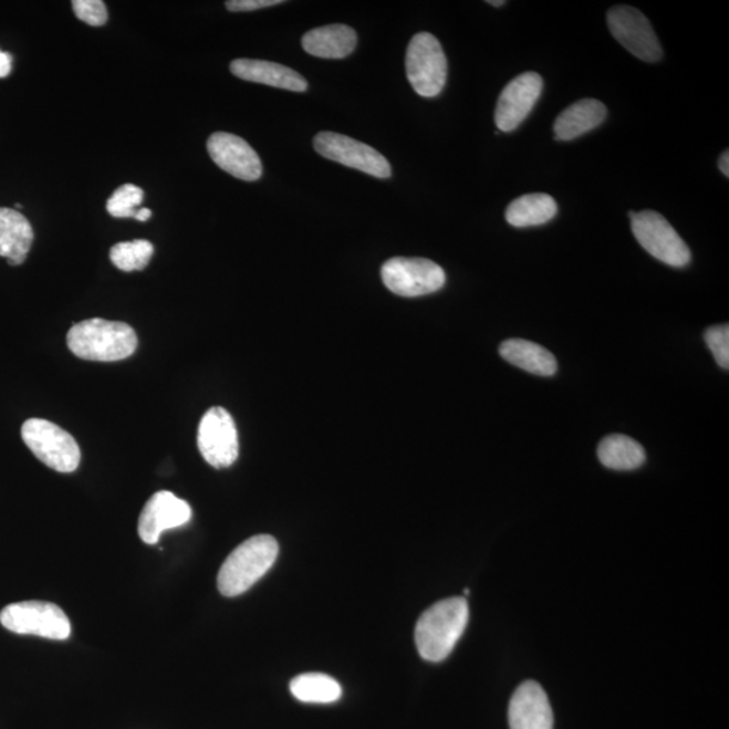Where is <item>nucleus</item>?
Masks as SVG:
<instances>
[{
    "instance_id": "nucleus-6",
    "label": "nucleus",
    "mask_w": 729,
    "mask_h": 729,
    "mask_svg": "<svg viewBox=\"0 0 729 729\" xmlns=\"http://www.w3.org/2000/svg\"><path fill=\"white\" fill-rule=\"evenodd\" d=\"M631 228L643 249L655 259L674 268L688 265L691 259L688 244L664 216L652 210L629 212Z\"/></svg>"
},
{
    "instance_id": "nucleus-13",
    "label": "nucleus",
    "mask_w": 729,
    "mask_h": 729,
    "mask_svg": "<svg viewBox=\"0 0 729 729\" xmlns=\"http://www.w3.org/2000/svg\"><path fill=\"white\" fill-rule=\"evenodd\" d=\"M192 510L186 500L177 498L168 490H162L146 502L138 520V534L146 544L160 541L164 531L187 524Z\"/></svg>"
},
{
    "instance_id": "nucleus-14",
    "label": "nucleus",
    "mask_w": 729,
    "mask_h": 729,
    "mask_svg": "<svg viewBox=\"0 0 729 729\" xmlns=\"http://www.w3.org/2000/svg\"><path fill=\"white\" fill-rule=\"evenodd\" d=\"M211 160L236 179L256 181L262 176L259 155L241 137L230 133H214L207 140Z\"/></svg>"
},
{
    "instance_id": "nucleus-25",
    "label": "nucleus",
    "mask_w": 729,
    "mask_h": 729,
    "mask_svg": "<svg viewBox=\"0 0 729 729\" xmlns=\"http://www.w3.org/2000/svg\"><path fill=\"white\" fill-rule=\"evenodd\" d=\"M145 194L134 184H125L113 194L107 201V211L114 218L136 219L139 206L143 205Z\"/></svg>"
},
{
    "instance_id": "nucleus-23",
    "label": "nucleus",
    "mask_w": 729,
    "mask_h": 729,
    "mask_svg": "<svg viewBox=\"0 0 729 729\" xmlns=\"http://www.w3.org/2000/svg\"><path fill=\"white\" fill-rule=\"evenodd\" d=\"M291 694L308 704H331L342 697V686L322 673H305L292 679Z\"/></svg>"
},
{
    "instance_id": "nucleus-19",
    "label": "nucleus",
    "mask_w": 729,
    "mask_h": 729,
    "mask_svg": "<svg viewBox=\"0 0 729 729\" xmlns=\"http://www.w3.org/2000/svg\"><path fill=\"white\" fill-rule=\"evenodd\" d=\"M606 107L596 100H582L562 112L554 124L555 138L570 140L584 136L603 124Z\"/></svg>"
},
{
    "instance_id": "nucleus-11",
    "label": "nucleus",
    "mask_w": 729,
    "mask_h": 729,
    "mask_svg": "<svg viewBox=\"0 0 729 729\" xmlns=\"http://www.w3.org/2000/svg\"><path fill=\"white\" fill-rule=\"evenodd\" d=\"M314 148L327 160L364 171L378 179H388L392 175L390 164L382 153L357 139L342 136V134L333 132L317 134L314 139Z\"/></svg>"
},
{
    "instance_id": "nucleus-24",
    "label": "nucleus",
    "mask_w": 729,
    "mask_h": 729,
    "mask_svg": "<svg viewBox=\"0 0 729 729\" xmlns=\"http://www.w3.org/2000/svg\"><path fill=\"white\" fill-rule=\"evenodd\" d=\"M155 248L149 241L119 242L110 250V259L124 272L143 271L152 260Z\"/></svg>"
},
{
    "instance_id": "nucleus-7",
    "label": "nucleus",
    "mask_w": 729,
    "mask_h": 729,
    "mask_svg": "<svg viewBox=\"0 0 729 729\" xmlns=\"http://www.w3.org/2000/svg\"><path fill=\"white\" fill-rule=\"evenodd\" d=\"M406 69L416 94L438 96L447 81V59L440 42L430 33L416 34L407 49Z\"/></svg>"
},
{
    "instance_id": "nucleus-15",
    "label": "nucleus",
    "mask_w": 729,
    "mask_h": 729,
    "mask_svg": "<svg viewBox=\"0 0 729 729\" xmlns=\"http://www.w3.org/2000/svg\"><path fill=\"white\" fill-rule=\"evenodd\" d=\"M508 720L511 729H554L553 709L541 685L525 681L514 690Z\"/></svg>"
},
{
    "instance_id": "nucleus-4",
    "label": "nucleus",
    "mask_w": 729,
    "mask_h": 729,
    "mask_svg": "<svg viewBox=\"0 0 729 729\" xmlns=\"http://www.w3.org/2000/svg\"><path fill=\"white\" fill-rule=\"evenodd\" d=\"M22 439L33 455L48 468L72 473L81 465L82 452L75 438L45 419H29L22 426Z\"/></svg>"
},
{
    "instance_id": "nucleus-18",
    "label": "nucleus",
    "mask_w": 729,
    "mask_h": 729,
    "mask_svg": "<svg viewBox=\"0 0 729 729\" xmlns=\"http://www.w3.org/2000/svg\"><path fill=\"white\" fill-rule=\"evenodd\" d=\"M304 51L321 59H345L357 46V33L346 24H329L304 34Z\"/></svg>"
},
{
    "instance_id": "nucleus-31",
    "label": "nucleus",
    "mask_w": 729,
    "mask_h": 729,
    "mask_svg": "<svg viewBox=\"0 0 729 729\" xmlns=\"http://www.w3.org/2000/svg\"><path fill=\"white\" fill-rule=\"evenodd\" d=\"M152 218V211L149 208H139L137 212L136 219L139 220V222H146V220H149Z\"/></svg>"
},
{
    "instance_id": "nucleus-26",
    "label": "nucleus",
    "mask_w": 729,
    "mask_h": 729,
    "mask_svg": "<svg viewBox=\"0 0 729 729\" xmlns=\"http://www.w3.org/2000/svg\"><path fill=\"white\" fill-rule=\"evenodd\" d=\"M75 15L90 27H103L108 20L106 4L102 0H73Z\"/></svg>"
},
{
    "instance_id": "nucleus-12",
    "label": "nucleus",
    "mask_w": 729,
    "mask_h": 729,
    "mask_svg": "<svg viewBox=\"0 0 729 729\" xmlns=\"http://www.w3.org/2000/svg\"><path fill=\"white\" fill-rule=\"evenodd\" d=\"M543 79L535 72H525L514 77L502 90L496 106L494 122L499 131L513 132L523 124L542 95Z\"/></svg>"
},
{
    "instance_id": "nucleus-22",
    "label": "nucleus",
    "mask_w": 729,
    "mask_h": 729,
    "mask_svg": "<svg viewBox=\"0 0 729 729\" xmlns=\"http://www.w3.org/2000/svg\"><path fill=\"white\" fill-rule=\"evenodd\" d=\"M597 456L605 468L614 470H634L646 461L643 446L626 435H610L598 445Z\"/></svg>"
},
{
    "instance_id": "nucleus-16",
    "label": "nucleus",
    "mask_w": 729,
    "mask_h": 729,
    "mask_svg": "<svg viewBox=\"0 0 729 729\" xmlns=\"http://www.w3.org/2000/svg\"><path fill=\"white\" fill-rule=\"evenodd\" d=\"M232 75L242 81L271 85V87L304 92L309 83L296 71L271 61L238 59L230 64Z\"/></svg>"
},
{
    "instance_id": "nucleus-1",
    "label": "nucleus",
    "mask_w": 729,
    "mask_h": 729,
    "mask_svg": "<svg viewBox=\"0 0 729 729\" xmlns=\"http://www.w3.org/2000/svg\"><path fill=\"white\" fill-rule=\"evenodd\" d=\"M469 622V605L464 597L442 600L428 608L416 623L415 643L423 659L445 660L461 639Z\"/></svg>"
},
{
    "instance_id": "nucleus-17",
    "label": "nucleus",
    "mask_w": 729,
    "mask_h": 729,
    "mask_svg": "<svg viewBox=\"0 0 729 729\" xmlns=\"http://www.w3.org/2000/svg\"><path fill=\"white\" fill-rule=\"evenodd\" d=\"M33 241L34 231L29 220L20 211L0 208V257H6L12 267L21 265Z\"/></svg>"
},
{
    "instance_id": "nucleus-32",
    "label": "nucleus",
    "mask_w": 729,
    "mask_h": 729,
    "mask_svg": "<svg viewBox=\"0 0 729 729\" xmlns=\"http://www.w3.org/2000/svg\"><path fill=\"white\" fill-rule=\"evenodd\" d=\"M488 4H492L494 8H501V6H504L506 2L504 0H501V2H492V0H489Z\"/></svg>"
},
{
    "instance_id": "nucleus-29",
    "label": "nucleus",
    "mask_w": 729,
    "mask_h": 729,
    "mask_svg": "<svg viewBox=\"0 0 729 729\" xmlns=\"http://www.w3.org/2000/svg\"><path fill=\"white\" fill-rule=\"evenodd\" d=\"M12 70V56L8 52L0 51V79L8 77Z\"/></svg>"
},
{
    "instance_id": "nucleus-3",
    "label": "nucleus",
    "mask_w": 729,
    "mask_h": 729,
    "mask_svg": "<svg viewBox=\"0 0 729 729\" xmlns=\"http://www.w3.org/2000/svg\"><path fill=\"white\" fill-rule=\"evenodd\" d=\"M279 543L271 535H256L240 544L223 562L218 574V590L226 597L248 592L274 565Z\"/></svg>"
},
{
    "instance_id": "nucleus-28",
    "label": "nucleus",
    "mask_w": 729,
    "mask_h": 729,
    "mask_svg": "<svg viewBox=\"0 0 729 729\" xmlns=\"http://www.w3.org/2000/svg\"><path fill=\"white\" fill-rule=\"evenodd\" d=\"M281 3H284L283 0H230V2H226V8L232 12L256 11Z\"/></svg>"
},
{
    "instance_id": "nucleus-21",
    "label": "nucleus",
    "mask_w": 729,
    "mask_h": 729,
    "mask_svg": "<svg viewBox=\"0 0 729 729\" xmlns=\"http://www.w3.org/2000/svg\"><path fill=\"white\" fill-rule=\"evenodd\" d=\"M559 212L555 200L546 194H530L514 199L506 211L507 222L513 228H531L550 222Z\"/></svg>"
},
{
    "instance_id": "nucleus-2",
    "label": "nucleus",
    "mask_w": 729,
    "mask_h": 729,
    "mask_svg": "<svg viewBox=\"0 0 729 729\" xmlns=\"http://www.w3.org/2000/svg\"><path fill=\"white\" fill-rule=\"evenodd\" d=\"M71 353L76 357L97 363H115L131 357L137 351L136 331L124 322L95 317L76 323L66 335Z\"/></svg>"
},
{
    "instance_id": "nucleus-9",
    "label": "nucleus",
    "mask_w": 729,
    "mask_h": 729,
    "mask_svg": "<svg viewBox=\"0 0 729 729\" xmlns=\"http://www.w3.org/2000/svg\"><path fill=\"white\" fill-rule=\"evenodd\" d=\"M200 455L212 468L231 467L240 455V442L235 419L229 410L212 407L200 420L198 431Z\"/></svg>"
},
{
    "instance_id": "nucleus-20",
    "label": "nucleus",
    "mask_w": 729,
    "mask_h": 729,
    "mask_svg": "<svg viewBox=\"0 0 729 729\" xmlns=\"http://www.w3.org/2000/svg\"><path fill=\"white\" fill-rule=\"evenodd\" d=\"M500 355L507 363L532 375L550 377L559 371V363L548 348L525 340H508L501 343Z\"/></svg>"
},
{
    "instance_id": "nucleus-27",
    "label": "nucleus",
    "mask_w": 729,
    "mask_h": 729,
    "mask_svg": "<svg viewBox=\"0 0 729 729\" xmlns=\"http://www.w3.org/2000/svg\"><path fill=\"white\" fill-rule=\"evenodd\" d=\"M706 342L709 351L712 352L714 357L722 369L728 371L729 367V326L721 324L707 330Z\"/></svg>"
},
{
    "instance_id": "nucleus-5",
    "label": "nucleus",
    "mask_w": 729,
    "mask_h": 729,
    "mask_svg": "<svg viewBox=\"0 0 729 729\" xmlns=\"http://www.w3.org/2000/svg\"><path fill=\"white\" fill-rule=\"evenodd\" d=\"M0 623L18 635H34L52 641H65L71 635V622L56 604L21 602L6 606L0 612Z\"/></svg>"
},
{
    "instance_id": "nucleus-8",
    "label": "nucleus",
    "mask_w": 729,
    "mask_h": 729,
    "mask_svg": "<svg viewBox=\"0 0 729 729\" xmlns=\"http://www.w3.org/2000/svg\"><path fill=\"white\" fill-rule=\"evenodd\" d=\"M385 287L395 295L418 298L442 290L446 274L442 268L426 259L396 257L382 268Z\"/></svg>"
},
{
    "instance_id": "nucleus-30",
    "label": "nucleus",
    "mask_w": 729,
    "mask_h": 729,
    "mask_svg": "<svg viewBox=\"0 0 729 729\" xmlns=\"http://www.w3.org/2000/svg\"><path fill=\"white\" fill-rule=\"evenodd\" d=\"M719 168L721 174L729 177V153L726 150L719 158Z\"/></svg>"
},
{
    "instance_id": "nucleus-10",
    "label": "nucleus",
    "mask_w": 729,
    "mask_h": 729,
    "mask_svg": "<svg viewBox=\"0 0 729 729\" xmlns=\"http://www.w3.org/2000/svg\"><path fill=\"white\" fill-rule=\"evenodd\" d=\"M606 22L618 44L646 63H658L664 58L652 23L639 10L631 6H615L608 11Z\"/></svg>"
}]
</instances>
